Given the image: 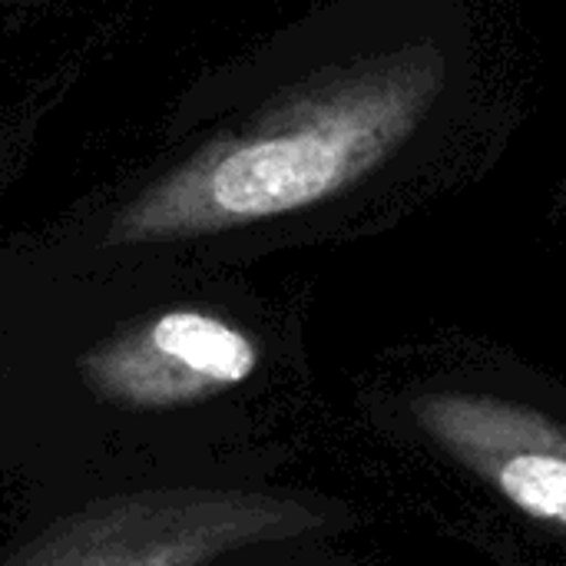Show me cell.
Here are the masks:
<instances>
[{"label": "cell", "instance_id": "6da1fadb", "mask_svg": "<svg viewBox=\"0 0 566 566\" xmlns=\"http://www.w3.org/2000/svg\"><path fill=\"white\" fill-rule=\"evenodd\" d=\"M448 93L434 50H381L308 76L146 186L109 245L176 242L315 209L378 176Z\"/></svg>", "mask_w": 566, "mask_h": 566}, {"label": "cell", "instance_id": "7a4b0ae2", "mask_svg": "<svg viewBox=\"0 0 566 566\" xmlns=\"http://www.w3.org/2000/svg\"><path fill=\"white\" fill-rule=\"evenodd\" d=\"M335 527L325 504L242 488H163L96 501L0 566H209L226 554Z\"/></svg>", "mask_w": 566, "mask_h": 566}, {"label": "cell", "instance_id": "3957f363", "mask_svg": "<svg viewBox=\"0 0 566 566\" xmlns=\"http://www.w3.org/2000/svg\"><path fill=\"white\" fill-rule=\"evenodd\" d=\"M255 368V338L199 308L149 315L116 332L83 358L86 385L106 405L126 411L199 405L245 385Z\"/></svg>", "mask_w": 566, "mask_h": 566}, {"label": "cell", "instance_id": "277c9868", "mask_svg": "<svg viewBox=\"0 0 566 566\" xmlns=\"http://www.w3.org/2000/svg\"><path fill=\"white\" fill-rule=\"evenodd\" d=\"M424 438L521 514L566 534V424L551 415L474 391L411 398Z\"/></svg>", "mask_w": 566, "mask_h": 566}]
</instances>
